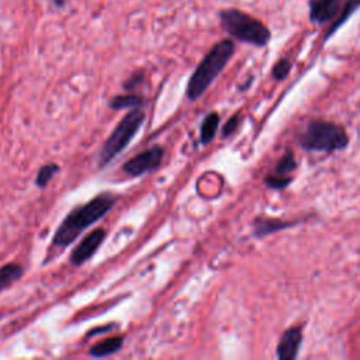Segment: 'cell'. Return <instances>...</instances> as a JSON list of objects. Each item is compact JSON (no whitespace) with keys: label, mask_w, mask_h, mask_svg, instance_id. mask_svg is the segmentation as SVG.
Segmentation results:
<instances>
[{"label":"cell","mask_w":360,"mask_h":360,"mask_svg":"<svg viewBox=\"0 0 360 360\" xmlns=\"http://www.w3.org/2000/svg\"><path fill=\"white\" fill-rule=\"evenodd\" d=\"M234 52L235 44L231 40L219 41L208 51L187 83L186 95L189 100H197L206 93L214 79L223 72L226 65L230 62Z\"/></svg>","instance_id":"cell-2"},{"label":"cell","mask_w":360,"mask_h":360,"mask_svg":"<svg viewBox=\"0 0 360 360\" xmlns=\"http://www.w3.org/2000/svg\"><path fill=\"white\" fill-rule=\"evenodd\" d=\"M219 20L223 29L234 38L254 44L256 47H263L270 40V32L267 27L256 20L237 9H227L219 13Z\"/></svg>","instance_id":"cell-3"},{"label":"cell","mask_w":360,"mask_h":360,"mask_svg":"<svg viewBox=\"0 0 360 360\" xmlns=\"http://www.w3.org/2000/svg\"><path fill=\"white\" fill-rule=\"evenodd\" d=\"M140 82H141V75H135V76H132V77L125 83V89H127V91L134 89Z\"/></svg>","instance_id":"cell-21"},{"label":"cell","mask_w":360,"mask_h":360,"mask_svg":"<svg viewBox=\"0 0 360 360\" xmlns=\"http://www.w3.org/2000/svg\"><path fill=\"white\" fill-rule=\"evenodd\" d=\"M104 238H106V231L103 228H97L91 234H88L73 249V252L71 254V262L79 266L89 261L97 252V249L103 243Z\"/></svg>","instance_id":"cell-7"},{"label":"cell","mask_w":360,"mask_h":360,"mask_svg":"<svg viewBox=\"0 0 360 360\" xmlns=\"http://www.w3.org/2000/svg\"><path fill=\"white\" fill-rule=\"evenodd\" d=\"M302 342L301 328L287 329L280 338L278 345V357L280 360H293L298 355V349Z\"/></svg>","instance_id":"cell-9"},{"label":"cell","mask_w":360,"mask_h":360,"mask_svg":"<svg viewBox=\"0 0 360 360\" xmlns=\"http://www.w3.org/2000/svg\"><path fill=\"white\" fill-rule=\"evenodd\" d=\"M162 159H163V149L156 145L127 160L123 165V171L130 176H141L144 173L158 169L162 163Z\"/></svg>","instance_id":"cell-6"},{"label":"cell","mask_w":360,"mask_h":360,"mask_svg":"<svg viewBox=\"0 0 360 360\" xmlns=\"http://www.w3.org/2000/svg\"><path fill=\"white\" fill-rule=\"evenodd\" d=\"M359 6H360V0H348V2L345 3V6L341 9V13H339L335 24L331 27V30L328 32V34H326L325 38H328V37H331L332 34H334V33L338 30V27H341V25L349 19V16H350Z\"/></svg>","instance_id":"cell-13"},{"label":"cell","mask_w":360,"mask_h":360,"mask_svg":"<svg viewBox=\"0 0 360 360\" xmlns=\"http://www.w3.org/2000/svg\"><path fill=\"white\" fill-rule=\"evenodd\" d=\"M342 0H311L310 19L314 23L324 24L341 13Z\"/></svg>","instance_id":"cell-8"},{"label":"cell","mask_w":360,"mask_h":360,"mask_svg":"<svg viewBox=\"0 0 360 360\" xmlns=\"http://www.w3.org/2000/svg\"><path fill=\"white\" fill-rule=\"evenodd\" d=\"M65 2H67V0H53V3H55V5H57L58 8H64Z\"/></svg>","instance_id":"cell-22"},{"label":"cell","mask_w":360,"mask_h":360,"mask_svg":"<svg viewBox=\"0 0 360 360\" xmlns=\"http://www.w3.org/2000/svg\"><path fill=\"white\" fill-rule=\"evenodd\" d=\"M23 276V267L19 263H8L0 267V291L19 282Z\"/></svg>","instance_id":"cell-11"},{"label":"cell","mask_w":360,"mask_h":360,"mask_svg":"<svg viewBox=\"0 0 360 360\" xmlns=\"http://www.w3.org/2000/svg\"><path fill=\"white\" fill-rule=\"evenodd\" d=\"M297 168V162L294 159V155L287 151L282 159L278 162V165H276V168H274V175H278V176H285L287 178L290 172H293L294 169Z\"/></svg>","instance_id":"cell-14"},{"label":"cell","mask_w":360,"mask_h":360,"mask_svg":"<svg viewBox=\"0 0 360 360\" xmlns=\"http://www.w3.org/2000/svg\"><path fill=\"white\" fill-rule=\"evenodd\" d=\"M117 202L113 193H101L89 203L73 208L55 232L52 246L65 248L71 245L83 231L103 218Z\"/></svg>","instance_id":"cell-1"},{"label":"cell","mask_w":360,"mask_h":360,"mask_svg":"<svg viewBox=\"0 0 360 360\" xmlns=\"http://www.w3.org/2000/svg\"><path fill=\"white\" fill-rule=\"evenodd\" d=\"M349 143L345 130L329 121H313L310 123L300 136V144L304 149L332 152L344 149Z\"/></svg>","instance_id":"cell-4"},{"label":"cell","mask_w":360,"mask_h":360,"mask_svg":"<svg viewBox=\"0 0 360 360\" xmlns=\"http://www.w3.org/2000/svg\"><path fill=\"white\" fill-rule=\"evenodd\" d=\"M145 121V113L141 110H132L130 112L115 128L104 143V147L100 152V168L112 162L120 152L125 149V147L132 141V138L140 131Z\"/></svg>","instance_id":"cell-5"},{"label":"cell","mask_w":360,"mask_h":360,"mask_svg":"<svg viewBox=\"0 0 360 360\" xmlns=\"http://www.w3.org/2000/svg\"><path fill=\"white\" fill-rule=\"evenodd\" d=\"M290 69H291V64L287 60H282V61H279L278 64L274 65V68H273V77L278 79V80H283L289 75Z\"/></svg>","instance_id":"cell-19"},{"label":"cell","mask_w":360,"mask_h":360,"mask_svg":"<svg viewBox=\"0 0 360 360\" xmlns=\"http://www.w3.org/2000/svg\"><path fill=\"white\" fill-rule=\"evenodd\" d=\"M291 178L290 176H287V178H285V176H278V175H269V176H266V179H265V183L269 186V187H272V189H276V190H280V189H285L286 186H289L290 183H291Z\"/></svg>","instance_id":"cell-18"},{"label":"cell","mask_w":360,"mask_h":360,"mask_svg":"<svg viewBox=\"0 0 360 360\" xmlns=\"http://www.w3.org/2000/svg\"><path fill=\"white\" fill-rule=\"evenodd\" d=\"M60 172V166L55 165V163H48V165H44L43 168L38 171L37 173V178H36V184L38 187H45L51 179L57 175Z\"/></svg>","instance_id":"cell-15"},{"label":"cell","mask_w":360,"mask_h":360,"mask_svg":"<svg viewBox=\"0 0 360 360\" xmlns=\"http://www.w3.org/2000/svg\"><path fill=\"white\" fill-rule=\"evenodd\" d=\"M141 96H136V95H124V96H116L110 106L116 110H121V108H130V107H135V106H140L141 101Z\"/></svg>","instance_id":"cell-16"},{"label":"cell","mask_w":360,"mask_h":360,"mask_svg":"<svg viewBox=\"0 0 360 360\" xmlns=\"http://www.w3.org/2000/svg\"><path fill=\"white\" fill-rule=\"evenodd\" d=\"M286 227H291V223H282V221H273V219H266V221H258L256 226V235H266L269 232H273L276 230H282Z\"/></svg>","instance_id":"cell-17"},{"label":"cell","mask_w":360,"mask_h":360,"mask_svg":"<svg viewBox=\"0 0 360 360\" xmlns=\"http://www.w3.org/2000/svg\"><path fill=\"white\" fill-rule=\"evenodd\" d=\"M123 344H124L123 337H113V338H108V339H104L96 344L91 349L89 353L93 357H106V356H110V355L119 352L123 348Z\"/></svg>","instance_id":"cell-10"},{"label":"cell","mask_w":360,"mask_h":360,"mask_svg":"<svg viewBox=\"0 0 360 360\" xmlns=\"http://www.w3.org/2000/svg\"><path fill=\"white\" fill-rule=\"evenodd\" d=\"M239 120H241L239 115H235V116H232V117L227 121V124H226V127H224V130H223V136H224V138H226V136H230L231 134L235 132V130H237L238 125H239Z\"/></svg>","instance_id":"cell-20"},{"label":"cell","mask_w":360,"mask_h":360,"mask_svg":"<svg viewBox=\"0 0 360 360\" xmlns=\"http://www.w3.org/2000/svg\"><path fill=\"white\" fill-rule=\"evenodd\" d=\"M218 124H219V116L217 113H211L204 119L200 131V143L203 145L213 141V138L215 136V132L218 130Z\"/></svg>","instance_id":"cell-12"}]
</instances>
